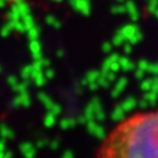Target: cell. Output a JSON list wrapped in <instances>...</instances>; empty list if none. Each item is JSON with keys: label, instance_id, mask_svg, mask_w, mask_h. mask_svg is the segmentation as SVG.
I'll return each mask as SVG.
<instances>
[{"label": "cell", "instance_id": "1", "mask_svg": "<svg viewBox=\"0 0 158 158\" xmlns=\"http://www.w3.org/2000/svg\"><path fill=\"white\" fill-rule=\"evenodd\" d=\"M98 157H158V107L123 118L98 146Z\"/></svg>", "mask_w": 158, "mask_h": 158}]
</instances>
